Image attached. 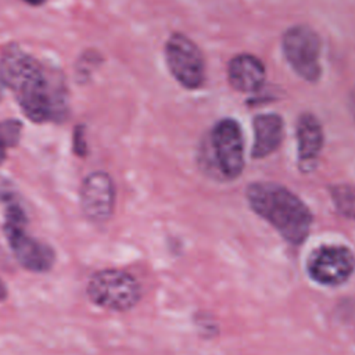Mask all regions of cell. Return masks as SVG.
<instances>
[{
  "label": "cell",
  "mask_w": 355,
  "mask_h": 355,
  "mask_svg": "<svg viewBox=\"0 0 355 355\" xmlns=\"http://www.w3.org/2000/svg\"><path fill=\"white\" fill-rule=\"evenodd\" d=\"M7 297H8V287H7V284L4 283V280L0 279V302L6 301Z\"/></svg>",
  "instance_id": "obj_17"
},
{
  "label": "cell",
  "mask_w": 355,
  "mask_h": 355,
  "mask_svg": "<svg viewBox=\"0 0 355 355\" xmlns=\"http://www.w3.org/2000/svg\"><path fill=\"white\" fill-rule=\"evenodd\" d=\"M3 234L21 268L32 273H47L55 263L54 248L28 230V216L22 204L8 196L4 201Z\"/></svg>",
  "instance_id": "obj_3"
},
{
  "label": "cell",
  "mask_w": 355,
  "mask_h": 355,
  "mask_svg": "<svg viewBox=\"0 0 355 355\" xmlns=\"http://www.w3.org/2000/svg\"><path fill=\"white\" fill-rule=\"evenodd\" d=\"M166 67L173 79L187 90L200 89L205 82V58L200 47L184 33L173 32L164 47Z\"/></svg>",
  "instance_id": "obj_6"
},
{
  "label": "cell",
  "mask_w": 355,
  "mask_h": 355,
  "mask_svg": "<svg viewBox=\"0 0 355 355\" xmlns=\"http://www.w3.org/2000/svg\"><path fill=\"white\" fill-rule=\"evenodd\" d=\"M306 272L320 286H340L354 275L355 255L347 245L323 244L308 255Z\"/></svg>",
  "instance_id": "obj_7"
},
{
  "label": "cell",
  "mask_w": 355,
  "mask_h": 355,
  "mask_svg": "<svg viewBox=\"0 0 355 355\" xmlns=\"http://www.w3.org/2000/svg\"><path fill=\"white\" fill-rule=\"evenodd\" d=\"M348 105H349V112L355 121V87L351 90L349 93V100H348Z\"/></svg>",
  "instance_id": "obj_16"
},
{
  "label": "cell",
  "mask_w": 355,
  "mask_h": 355,
  "mask_svg": "<svg viewBox=\"0 0 355 355\" xmlns=\"http://www.w3.org/2000/svg\"><path fill=\"white\" fill-rule=\"evenodd\" d=\"M211 143L220 173L236 179L244 169V136L240 123L233 118L218 121L211 132Z\"/></svg>",
  "instance_id": "obj_9"
},
{
  "label": "cell",
  "mask_w": 355,
  "mask_h": 355,
  "mask_svg": "<svg viewBox=\"0 0 355 355\" xmlns=\"http://www.w3.org/2000/svg\"><path fill=\"white\" fill-rule=\"evenodd\" d=\"M297 155L298 166L304 173L313 171L324 144V133L320 121L311 112H302L297 119Z\"/></svg>",
  "instance_id": "obj_10"
},
{
  "label": "cell",
  "mask_w": 355,
  "mask_h": 355,
  "mask_svg": "<svg viewBox=\"0 0 355 355\" xmlns=\"http://www.w3.org/2000/svg\"><path fill=\"white\" fill-rule=\"evenodd\" d=\"M22 122L18 119L0 121V165L6 161L8 151L18 146L22 136Z\"/></svg>",
  "instance_id": "obj_13"
},
{
  "label": "cell",
  "mask_w": 355,
  "mask_h": 355,
  "mask_svg": "<svg viewBox=\"0 0 355 355\" xmlns=\"http://www.w3.org/2000/svg\"><path fill=\"white\" fill-rule=\"evenodd\" d=\"M24 3L29 4V6H33V7H39L42 4H44L47 0H22Z\"/></svg>",
  "instance_id": "obj_18"
},
{
  "label": "cell",
  "mask_w": 355,
  "mask_h": 355,
  "mask_svg": "<svg viewBox=\"0 0 355 355\" xmlns=\"http://www.w3.org/2000/svg\"><path fill=\"white\" fill-rule=\"evenodd\" d=\"M3 82H1V79H0V100H1V96H3Z\"/></svg>",
  "instance_id": "obj_19"
},
{
  "label": "cell",
  "mask_w": 355,
  "mask_h": 355,
  "mask_svg": "<svg viewBox=\"0 0 355 355\" xmlns=\"http://www.w3.org/2000/svg\"><path fill=\"white\" fill-rule=\"evenodd\" d=\"M89 301L105 311L126 312L141 298V286L135 275L118 268H105L90 275L86 283Z\"/></svg>",
  "instance_id": "obj_4"
},
{
  "label": "cell",
  "mask_w": 355,
  "mask_h": 355,
  "mask_svg": "<svg viewBox=\"0 0 355 355\" xmlns=\"http://www.w3.org/2000/svg\"><path fill=\"white\" fill-rule=\"evenodd\" d=\"M282 50L291 69L304 80L315 83L322 76V40L305 24L290 26L282 36Z\"/></svg>",
  "instance_id": "obj_5"
},
{
  "label": "cell",
  "mask_w": 355,
  "mask_h": 355,
  "mask_svg": "<svg viewBox=\"0 0 355 355\" xmlns=\"http://www.w3.org/2000/svg\"><path fill=\"white\" fill-rule=\"evenodd\" d=\"M251 209L265 219L290 244H301L309 234L313 216L308 205L287 187L254 182L245 189Z\"/></svg>",
  "instance_id": "obj_2"
},
{
  "label": "cell",
  "mask_w": 355,
  "mask_h": 355,
  "mask_svg": "<svg viewBox=\"0 0 355 355\" xmlns=\"http://www.w3.org/2000/svg\"><path fill=\"white\" fill-rule=\"evenodd\" d=\"M116 205V187L105 171L87 173L79 187V207L83 216L96 225L108 222Z\"/></svg>",
  "instance_id": "obj_8"
},
{
  "label": "cell",
  "mask_w": 355,
  "mask_h": 355,
  "mask_svg": "<svg viewBox=\"0 0 355 355\" xmlns=\"http://www.w3.org/2000/svg\"><path fill=\"white\" fill-rule=\"evenodd\" d=\"M330 196L336 209L345 218L355 220V187L337 184L330 189Z\"/></svg>",
  "instance_id": "obj_14"
},
{
  "label": "cell",
  "mask_w": 355,
  "mask_h": 355,
  "mask_svg": "<svg viewBox=\"0 0 355 355\" xmlns=\"http://www.w3.org/2000/svg\"><path fill=\"white\" fill-rule=\"evenodd\" d=\"M254 128V143L251 148V157L255 159L265 158L275 153L282 141H283V132L284 123L280 115L268 112L259 114L254 118L252 122Z\"/></svg>",
  "instance_id": "obj_12"
},
{
  "label": "cell",
  "mask_w": 355,
  "mask_h": 355,
  "mask_svg": "<svg viewBox=\"0 0 355 355\" xmlns=\"http://www.w3.org/2000/svg\"><path fill=\"white\" fill-rule=\"evenodd\" d=\"M266 79L263 62L254 54H237L227 65V80L240 93L259 90Z\"/></svg>",
  "instance_id": "obj_11"
},
{
  "label": "cell",
  "mask_w": 355,
  "mask_h": 355,
  "mask_svg": "<svg viewBox=\"0 0 355 355\" xmlns=\"http://www.w3.org/2000/svg\"><path fill=\"white\" fill-rule=\"evenodd\" d=\"M0 79L24 115L35 123H60L68 116L69 96L62 73L17 44L0 57Z\"/></svg>",
  "instance_id": "obj_1"
},
{
  "label": "cell",
  "mask_w": 355,
  "mask_h": 355,
  "mask_svg": "<svg viewBox=\"0 0 355 355\" xmlns=\"http://www.w3.org/2000/svg\"><path fill=\"white\" fill-rule=\"evenodd\" d=\"M72 150L76 155L85 157L87 154V141H86V130L83 125H76L72 135Z\"/></svg>",
  "instance_id": "obj_15"
}]
</instances>
